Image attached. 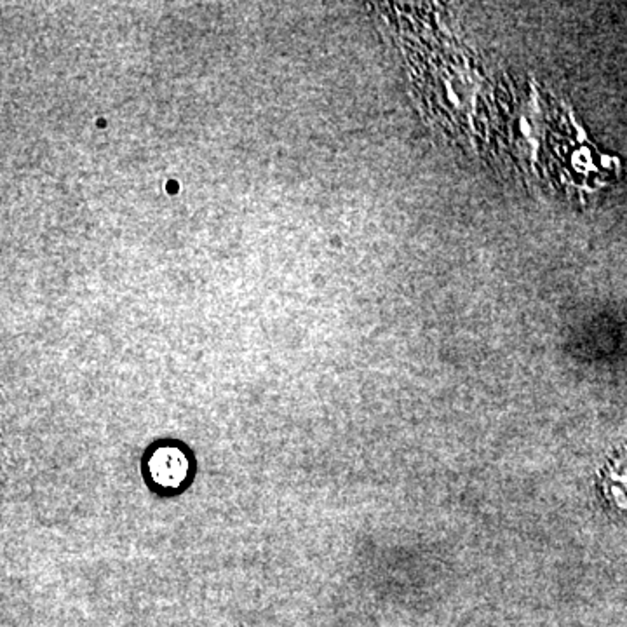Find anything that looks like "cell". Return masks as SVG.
<instances>
[{"label": "cell", "mask_w": 627, "mask_h": 627, "mask_svg": "<svg viewBox=\"0 0 627 627\" xmlns=\"http://www.w3.org/2000/svg\"><path fill=\"white\" fill-rule=\"evenodd\" d=\"M199 462L196 451L185 441L174 437L154 439L140 458V472L145 486L159 498L181 497L192 488Z\"/></svg>", "instance_id": "cell-1"}]
</instances>
